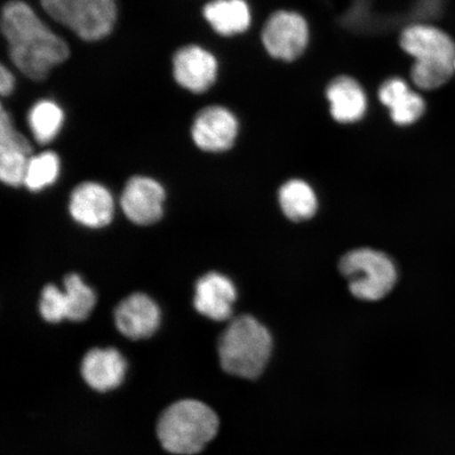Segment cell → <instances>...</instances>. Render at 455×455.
Masks as SVG:
<instances>
[{
  "label": "cell",
  "mask_w": 455,
  "mask_h": 455,
  "mask_svg": "<svg viewBox=\"0 0 455 455\" xmlns=\"http://www.w3.org/2000/svg\"><path fill=\"white\" fill-rule=\"evenodd\" d=\"M67 301V320L83 322L87 320L96 304V295L76 273L67 275L64 281Z\"/></svg>",
  "instance_id": "cell-21"
},
{
  "label": "cell",
  "mask_w": 455,
  "mask_h": 455,
  "mask_svg": "<svg viewBox=\"0 0 455 455\" xmlns=\"http://www.w3.org/2000/svg\"><path fill=\"white\" fill-rule=\"evenodd\" d=\"M379 99L388 108L390 116L398 126L418 122L426 110L425 100L402 78L386 81L379 90Z\"/></svg>",
  "instance_id": "cell-16"
},
{
  "label": "cell",
  "mask_w": 455,
  "mask_h": 455,
  "mask_svg": "<svg viewBox=\"0 0 455 455\" xmlns=\"http://www.w3.org/2000/svg\"><path fill=\"white\" fill-rule=\"evenodd\" d=\"M238 133L237 119L224 107L212 106L198 113L192 126V139L199 149L223 152L235 145Z\"/></svg>",
  "instance_id": "cell-9"
},
{
  "label": "cell",
  "mask_w": 455,
  "mask_h": 455,
  "mask_svg": "<svg viewBox=\"0 0 455 455\" xmlns=\"http://www.w3.org/2000/svg\"><path fill=\"white\" fill-rule=\"evenodd\" d=\"M64 121V111L52 100L36 102L28 116V127L41 145L49 144L60 134Z\"/></svg>",
  "instance_id": "cell-20"
},
{
  "label": "cell",
  "mask_w": 455,
  "mask_h": 455,
  "mask_svg": "<svg viewBox=\"0 0 455 455\" xmlns=\"http://www.w3.org/2000/svg\"><path fill=\"white\" fill-rule=\"evenodd\" d=\"M14 74L11 72L7 67L0 68V93L3 96H9L13 93L15 89Z\"/></svg>",
  "instance_id": "cell-25"
},
{
  "label": "cell",
  "mask_w": 455,
  "mask_h": 455,
  "mask_svg": "<svg viewBox=\"0 0 455 455\" xmlns=\"http://www.w3.org/2000/svg\"><path fill=\"white\" fill-rule=\"evenodd\" d=\"M204 17L223 36H238L251 25V12L244 0H213L204 8Z\"/></svg>",
  "instance_id": "cell-18"
},
{
  "label": "cell",
  "mask_w": 455,
  "mask_h": 455,
  "mask_svg": "<svg viewBox=\"0 0 455 455\" xmlns=\"http://www.w3.org/2000/svg\"><path fill=\"white\" fill-rule=\"evenodd\" d=\"M220 419L213 409L196 400L174 403L157 424V436L168 452L192 455L201 452L218 435Z\"/></svg>",
  "instance_id": "cell-3"
},
{
  "label": "cell",
  "mask_w": 455,
  "mask_h": 455,
  "mask_svg": "<svg viewBox=\"0 0 455 455\" xmlns=\"http://www.w3.org/2000/svg\"><path fill=\"white\" fill-rule=\"evenodd\" d=\"M339 269L349 283L354 297L362 300H379L388 295L396 283L394 261L373 249L352 250L340 259Z\"/></svg>",
  "instance_id": "cell-4"
},
{
  "label": "cell",
  "mask_w": 455,
  "mask_h": 455,
  "mask_svg": "<svg viewBox=\"0 0 455 455\" xmlns=\"http://www.w3.org/2000/svg\"><path fill=\"white\" fill-rule=\"evenodd\" d=\"M2 28L13 65L32 81L47 78L51 70L69 57L67 43L44 25L20 0L4 5Z\"/></svg>",
  "instance_id": "cell-1"
},
{
  "label": "cell",
  "mask_w": 455,
  "mask_h": 455,
  "mask_svg": "<svg viewBox=\"0 0 455 455\" xmlns=\"http://www.w3.org/2000/svg\"><path fill=\"white\" fill-rule=\"evenodd\" d=\"M60 172L59 156L53 151H45L32 156L28 163L24 186L32 192H38L52 186Z\"/></svg>",
  "instance_id": "cell-22"
},
{
  "label": "cell",
  "mask_w": 455,
  "mask_h": 455,
  "mask_svg": "<svg viewBox=\"0 0 455 455\" xmlns=\"http://www.w3.org/2000/svg\"><path fill=\"white\" fill-rule=\"evenodd\" d=\"M330 113L340 124H354L365 116L367 98L365 91L355 78L340 76L330 83L326 91Z\"/></svg>",
  "instance_id": "cell-17"
},
{
  "label": "cell",
  "mask_w": 455,
  "mask_h": 455,
  "mask_svg": "<svg viewBox=\"0 0 455 455\" xmlns=\"http://www.w3.org/2000/svg\"><path fill=\"white\" fill-rule=\"evenodd\" d=\"M236 297V289L230 278L210 272L196 283L195 307L210 320L224 322L231 317Z\"/></svg>",
  "instance_id": "cell-14"
},
{
  "label": "cell",
  "mask_w": 455,
  "mask_h": 455,
  "mask_svg": "<svg viewBox=\"0 0 455 455\" xmlns=\"http://www.w3.org/2000/svg\"><path fill=\"white\" fill-rule=\"evenodd\" d=\"M39 312L44 321L56 323L67 320V301L64 289L49 283L43 289Z\"/></svg>",
  "instance_id": "cell-24"
},
{
  "label": "cell",
  "mask_w": 455,
  "mask_h": 455,
  "mask_svg": "<svg viewBox=\"0 0 455 455\" xmlns=\"http://www.w3.org/2000/svg\"><path fill=\"white\" fill-rule=\"evenodd\" d=\"M401 47L414 61L453 62L455 44L441 28L428 25H414L403 31Z\"/></svg>",
  "instance_id": "cell-13"
},
{
  "label": "cell",
  "mask_w": 455,
  "mask_h": 455,
  "mask_svg": "<svg viewBox=\"0 0 455 455\" xmlns=\"http://www.w3.org/2000/svg\"><path fill=\"white\" fill-rule=\"evenodd\" d=\"M166 192L156 180L134 176L122 193L121 208L124 215L140 226H149L162 219Z\"/></svg>",
  "instance_id": "cell-7"
},
{
  "label": "cell",
  "mask_w": 455,
  "mask_h": 455,
  "mask_svg": "<svg viewBox=\"0 0 455 455\" xmlns=\"http://www.w3.org/2000/svg\"><path fill=\"white\" fill-rule=\"evenodd\" d=\"M45 13L84 41L95 42L112 32L116 0H41Z\"/></svg>",
  "instance_id": "cell-5"
},
{
  "label": "cell",
  "mask_w": 455,
  "mask_h": 455,
  "mask_svg": "<svg viewBox=\"0 0 455 455\" xmlns=\"http://www.w3.org/2000/svg\"><path fill=\"white\" fill-rule=\"evenodd\" d=\"M269 330L251 315L233 320L219 343L220 365L235 377L253 379L263 373L272 354Z\"/></svg>",
  "instance_id": "cell-2"
},
{
  "label": "cell",
  "mask_w": 455,
  "mask_h": 455,
  "mask_svg": "<svg viewBox=\"0 0 455 455\" xmlns=\"http://www.w3.org/2000/svg\"><path fill=\"white\" fill-rule=\"evenodd\" d=\"M116 325L124 337L138 340L151 337L161 323V309L144 293L131 294L114 312Z\"/></svg>",
  "instance_id": "cell-12"
},
{
  "label": "cell",
  "mask_w": 455,
  "mask_h": 455,
  "mask_svg": "<svg viewBox=\"0 0 455 455\" xmlns=\"http://www.w3.org/2000/svg\"><path fill=\"white\" fill-rule=\"evenodd\" d=\"M278 199L283 214L293 221L309 220L317 210L315 193L304 180L287 181L282 186Z\"/></svg>",
  "instance_id": "cell-19"
},
{
  "label": "cell",
  "mask_w": 455,
  "mask_h": 455,
  "mask_svg": "<svg viewBox=\"0 0 455 455\" xmlns=\"http://www.w3.org/2000/svg\"><path fill=\"white\" fill-rule=\"evenodd\" d=\"M82 375L91 388L107 392L124 382L127 362L121 352L113 348L90 350L82 363Z\"/></svg>",
  "instance_id": "cell-15"
},
{
  "label": "cell",
  "mask_w": 455,
  "mask_h": 455,
  "mask_svg": "<svg viewBox=\"0 0 455 455\" xmlns=\"http://www.w3.org/2000/svg\"><path fill=\"white\" fill-rule=\"evenodd\" d=\"M454 74H455V59H454Z\"/></svg>",
  "instance_id": "cell-26"
},
{
  "label": "cell",
  "mask_w": 455,
  "mask_h": 455,
  "mask_svg": "<svg viewBox=\"0 0 455 455\" xmlns=\"http://www.w3.org/2000/svg\"><path fill=\"white\" fill-rule=\"evenodd\" d=\"M218 71V60L213 54L198 45H187L174 55L175 81L192 93H204L212 88Z\"/></svg>",
  "instance_id": "cell-10"
},
{
  "label": "cell",
  "mask_w": 455,
  "mask_h": 455,
  "mask_svg": "<svg viewBox=\"0 0 455 455\" xmlns=\"http://www.w3.org/2000/svg\"><path fill=\"white\" fill-rule=\"evenodd\" d=\"M261 41L273 59L297 60L308 45L309 27L303 16L291 11H278L266 22Z\"/></svg>",
  "instance_id": "cell-6"
},
{
  "label": "cell",
  "mask_w": 455,
  "mask_h": 455,
  "mask_svg": "<svg viewBox=\"0 0 455 455\" xmlns=\"http://www.w3.org/2000/svg\"><path fill=\"white\" fill-rule=\"evenodd\" d=\"M453 74V62L414 61L411 78L419 89L430 91L446 84Z\"/></svg>",
  "instance_id": "cell-23"
},
{
  "label": "cell",
  "mask_w": 455,
  "mask_h": 455,
  "mask_svg": "<svg viewBox=\"0 0 455 455\" xmlns=\"http://www.w3.org/2000/svg\"><path fill=\"white\" fill-rule=\"evenodd\" d=\"M30 142L14 127L10 113L0 111V179L12 187L24 186L28 163L33 156Z\"/></svg>",
  "instance_id": "cell-8"
},
{
  "label": "cell",
  "mask_w": 455,
  "mask_h": 455,
  "mask_svg": "<svg viewBox=\"0 0 455 455\" xmlns=\"http://www.w3.org/2000/svg\"><path fill=\"white\" fill-rule=\"evenodd\" d=\"M69 210L76 223L99 229L111 223L116 212V204L111 192L106 187L87 181L73 190Z\"/></svg>",
  "instance_id": "cell-11"
}]
</instances>
